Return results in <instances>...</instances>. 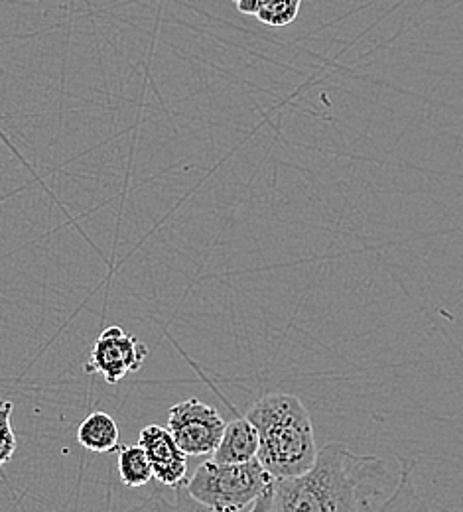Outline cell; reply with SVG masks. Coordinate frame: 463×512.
Masks as SVG:
<instances>
[{"label": "cell", "mask_w": 463, "mask_h": 512, "mask_svg": "<svg viewBox=\"0 0 463 512\" xmlns=\"http://www.w3.org/2000/svg\"><path fill=\"white\" fill-rule=\"evenodd\" d=\"M274 477L253 459L217 463L207 459L186 481V491L211 512H249L272 487Z\"/></svg>", "instance_id": "obj_3"}, {"label": "cell", "mask_w": 463, "mask_h": 512, "mask_svg": "<svg viewBox=\"0 0 463 512\" xmlns=\"http://www.w3.org/2000/svg\"><path fill=\"white\" fill-rule=\"evenodd\" d=\"M12 410H14V404L10 400H0V467H4L12 459V455L18 448L16 434L10 422Z\"/></svg>", "instance_id": "obj_11"}, {"label": "cell", "mask_w": 463, "mask_h": 512, "mask_svg": "<svg viewBox=\"0 0 463 512\" xmlns=\"http://www.w3.org/2000/svg\"><path fill=\"white\" fill-rule=\"evenodd\" d=\"M148 357V347L123 327H107L91 347L85 363L87 375H101L109 384L121 383L129 373H138Z\"/></svg>", "instance_id": "obj_5"}, {"label": "cell", "mask_w": 463, "mask_h": 512, "mask_svg": "<svg viewBox=\"0 0 463 512\" xmlns=\"http://www.w3.org/2000/svg\"><path fill=\"white\" fill-rule=\"evenodd\" d=\"M259 434L247 416L235 414L233 420L225 424L223 438L211 459L217 463H247L257 459Z\"/></svg>", "instance_id": "obj_7"}, {"label": "cell", "mask_w": 463, "mask_h": 512, "mask_svg": "<svg viewBox=\"0 0 463 512\" xmlns=\"http://www.w3.org/2000/svg\"><path fill=\"white\" fill-rule=\"evenodd\" d=\"M266 0H239L237 2V10L241 14H247V16H255L257 10L265 4Z\"/></svg>", "instance_id": "obj_13"}, {"label": "cell", "mask_w": 463, "mask_h": 512, "mask_svg": "<svg viewBox=\"0 0 463 512\" xmlns=\"http://www.w3.org/2000/svg\"><path fill=\"white\" fill-rule=\"evenodd\" d=\"M233 2H235V4H237V2H239V0H233Z\"/></svg>", "instance_id": "obj_14"}, {"label": "cell", "mask_w": 463, "mask_h": 512, "mask_svg": "<svg viewBox=\"0 0 463 512\" xmlns=\"http://www.w3.org/2000/svg\"><path fill=\"white\" fill-rule=\"evenodd\" d=\"M259 434L257 461L274 479L306 473L318 457V442L308 408L296 394L270 392L245 414Z\"/></svg>", "instance_id": "obj_2"}, {"label": "cell", "mask_w": 463, "mask_h": 512, "mask_svg": "<svg viewBox=\"0 0 463 512\" xmlns=\"http://www.w3.org/2000/svg\"><path fill=\"white\" fill-rule=\"evenodd\" d=\"M387 479L381 457L357 455L331 442L306 473L274 479L255 507L259 512H361L369 501L383 499Z\"/></svg>", "instance_id": "obj_1"}, {"label": "cell", "mask_w": 463, "mask_h": 512, "mask_svg": "<svg viewBox=\"0 0 463 512\" xmlns=\"http://www.w3.org/2000/svg\"><path fill=\"white\" fill-rule=\"evenodd\" d=\"M77 442L93 453H111L119 449V426L111 414L93 412L79 424Z\"/></svg>", "instance_id": "obj_8"}, {"label": "cell", "mask_w": 463, "mask_h": 512, "mask_svg": "<svg viewBox=\"0 0 463 512\" xmlns=\"http://www.w3.org/2000/svg\"><path fill=\"white\" fill-rule=\"evenodd\" d=\"M300 6H302V0H266L255 16L266 26L282 28L292 24L298 18Z\"/></svg>", "instance_id": "obj_10"}, {"label": "cell", "mask_w": 463, "mask_h": 512, "mask_svg": "<svg viewBox=\"0 0 463 512\" xmlns=\"http://www.w3.org/2000/svg\"><path fill=\"white\" fill-rule=\"evenodd\" d=\"M119 475L125 487L138 489L154 479L152 465L140 446H125L119 449Z\"/></svg>", "instance_id": "obj_9"}, {"label": "cell", "mask_w": 463, "mask_h": 512, "mask_svg": "<svg viewBox=\"0 0 463 512\" xmlns=\"http://www.w3.org/2000/svg\"><path fill=\"white\" fill-rule=\"evenodd\" d=\"M225 424L217 408L190 398L170 408L166 428L188 457H205L219 446Z\"/></svg>", "instance_id": "obj_4"}, {"label": "cell", "mask_w": 463, "mask_h": 512, "mask_svg": "<svg viewBox=\"0 0 463 512\" xmlns=\"http://www.w3.org/2000/svg\"><path fill=\"white\" fill-rule=\"evenodd\" d=\"M138 446L144 449L152 475L164 487L178 489L188 481V455L176 444L168 428L150 424L142 428L138 436Z\"/></svg>", "instance_id": "obj_6"}, {"label": "cell", "mask_w": 463, "mask_h": 512, "mask_svg": "<svg viewBox=\"0 0 463 512\" xmlns=\"http://www.w3.org/2000/svg\"><path fill=\"white\" fill-rule=\"evenodd\" d=\"M174 512H211L207 511L203 505H199L196 499H192V495L186 491V487H178L176 489V507ZM249 512H259L257 507H253Z\"/></svg>", "instance_id": "obj_12"}]
</instances>
